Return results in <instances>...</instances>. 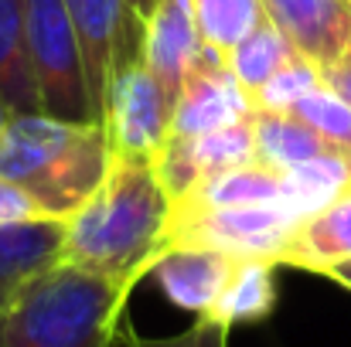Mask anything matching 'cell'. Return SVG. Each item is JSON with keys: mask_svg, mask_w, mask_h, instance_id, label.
Wrapping results in <instances>:
<instances>
[{"mask_svg": "<svg viewBox=\"0 0 351 347\" xmlns=\"http://www.w3.org/2000/svg\"><path fill=\"white\" fill-rule=\"evenodd\" d=\"M171 198L160 188L154 160L110 153V167L93 198L69 218L62 262L103 276L143 279L160 259Z\"/></svg>", "mask_w": 351, "mask_h": 347, "instance_id": "1", "label": "cell"}, {"mask_svg": "<svg viewBox=\"0 0 351 347\" xmlns=\"http://www.w3.org/2000/svg\"><path fill=\"white\" fill-rule=\"evenodd\" d=\"M136 283L55 262L0 313V347H117Z\"/></svg>", "mask_w": 351, "mask_h": 347, "instance_id": "2", "label": "cell"}, {"mask_svg": "<svg viewBox=\"0 0 351 347\" xmlns=\"http://www.w3.org/2000/svg\"><path fill=\"white\" fill-rule=\"evenodd\" d=\"M110 140L99 123L45 113L10 116L0 136V177L24 188L48 218L75 215L103 184Z\"/></svg>", "mask_w": 351, "mask_h": 347, "instance_id": "3", "label": "cell"}, {"mask_svg": "<svg viewBox=\"0 0 351 347\" xmlns=\"http://www.w3.org/2000/svg\"><path fill=\"white\" fill-rule=\"evenodd\" d=\"M24 34L41 92V113L72 123H99L65 0H24Z\"/></svg>", "mask_w": 351, "mask_h": 347, "instance_id": "4", "label": "cell"}, {"mask_svg": "<svg viewBox=\"0 0 351 347\" xmlns=\"http://www.w3.org/2000/svg\"><path fill=\"white\" fill-rule=\"evenodd\" d=\"M304 215L293 205H245L212 211H167L160 255L167 248H215L235 259L276 262Z\"/></svg>", "mask_w": 351, "mask_h": 347, "instance_id": "5", "label": "cell"}, {"mask_svg": "<svg viewBox=\"0 0 351 347\" xmlns=\"http://www.w3.org/2000/svg\"><path fill=\"white\" fill-rule=\"evenodd\" d=\"M65 7L79 38L93 113L99 119L110 82L143 58L147 17L133 0H65Z\"/></svg>", "mask_w": 351, "mask_h": 347, "instance_id": "6", "label": "cell"}, {"mask_svg": "<svg viewBox=\"0 0 351 347\" xmlns=\"http://www.w3.org/2000/svg\"><path fill=\"white\" fill-rule=\"evenodd\" d=\"M174 119V99L157 82V75L147 68V62H133L119 72L106 89L99 123L110 140V153L119 157H140L154 160L167 136Z\"/></svg>", "mask_w": 351, "mask_h": 347, "instance_id": "7", "label": "cell"}, {"mask_svg": "<svg viewBox=\"0 0 351 347\" xmlns=\"http://www.w3.org/2000/svg\"><path fill=\"white\" fill-rule=\"evenodd\" d=\"M252 96L239 86V79L229 68V55L215 48H202L191 62L167 140H191L215 129L235 126L242 119H252Z\"/></svg>", "mask_w": 351, "mask_h": 347, "instance_id": "8", "label": "cell"}, {"mask_svg": "<svg viewBox=\"0 0 351 347\" xmlns=\"http://www.w3.org/2000/svg\"><path fill=\"white\" fill-rule=\"evenodd\" d=\"M252 160H256V129H252V119H242L235 126L205 133V136L167 140L164 150L154 157V170L160 177L164 194L174 205L205 177H215L222 170H232Z\"/></svg>", "mask_w": 351, "mask_h": 347, "instance_id": "9", "label": "cell"}, {"mask_svg": "<svg viewBox=\"0 0 351 347\" xmlns=\"http://www.w3.org/2000/svg\"><path fill=\"white\" fill-rule=\"evenodd\" d=\"M266 17L321 72L351 51L348 0H263Z\"/></svg>", "mask_w": 351, "mask_h": 347, "instance_id": "10", "label": "cell"}, {"mask_svg": "<svg viewBox=\"0 0 351 347\" xmlns=\"http://www.w3.org/2000/svg\"><path fill=\"white\" fill-rule=\"evenodd\" d=\"M239 259L229 252L215 248H167L150 276L157 279L160 293L178 307L195 317H208L215 300L222 296L226 283L232 279Z\"/></svg>", "mask_w": 351, "mask_h": 347, "instance_id": "11", "label": "cell"}, {"mask_svg": "<svg viewBox=\"0 0 351 347\" xmlns=\"http://www.w3.org/2000/svg\"><path fill=\"white\" fill-rule=\"evenodd\" d=\"M202 34L195 24L191 0H157L147 14V34H143V62L157 75V82L167 89V96L178 106L184 75L191 62L202 51Z\"/></svg>", "mask_w": 351, "mask_h": 347, "instance_id": "12", "label": "cell"}, {"mask_svg": "<svg viewBox=\"0 0 351 347\" xmlns=\"http://www.w3.org/2000/svg\"><path fill=\"white\" fill-rule=\"evenodd\" d=\"M65 231H69V218L0 225V313L34 276L62 262Z\"/></svg>", "mask_w": 351, "mask_h": 347, "instance_id": "13", "label": "cell"}, {"mask_svg": "<svg viewBox=\"0 0 351 347\" xmlns=\"http://www.w3.org/2000/svg\"><path fill=\"white\" fill-rule=\"evenodd\" d=\"M245 205H293L287 170H273L259 160L222 170L195 184L181 201L171 205V211H212V208H245Z\"/></svg>", "mask_w": 351, "mask_h": 347, "instance_id": "14", "label": "cell"}, {"mask_svg": "<svg viewBox=\"0 0 351 347\" xmlns=\"http://www.w3.org/2000/svg\"><path fill=\"white\" fill-rule=\"evenodd\" d=\"M351 259V188L345 194H338L331 205H324L321 211L307 215L290 242L283 245L276 266H293L304 272H317L324 276L331 266L348 262Z\"/></svg>", "mask_w": 351, "mask_h": 347, "instance_id": "15", "label": "cell"}, {"mask_svg": "<svg viewBox=\"0 0 351 347\" xmlns=\"http://www.w3.org/2000/svg\"><path fill=\"white\" fill-rule=\"evenodd\" d=\"M252 129H256V160L273 170H293L324 157L348 153L290 113H256Z\"/></svg>", "mask_w": 351, "mask_h": 347, "instance_id": "16", "label": "cell"}, {"mask_svg": "<svg viewBox=\"0 0 351 347\" xmlns=\"http://www.w3.org/2000/svg\"><path fill=\"white\" fill-rule=\"evenodd\" d=\"M0 96L14 116L41 113L38 79L27 58L24 0H0Z\"/></svg>", "mask_w": 351, "mask_h": 347, "instance_id": "17", "label": "cell"}, {"mask_svg": "<svg viewBox=\"0 0 351 347\" xmlns=\"http://www.w3.org/2000/svg\"><path fill=\"white\" fill-rule=\"evenodd\" d=\"M276 310V262L269 259H239L232 279L226 283L222 296L215 300L208 320L226 327L239 324H263Z\"/></svg>", "mask_w": 351, "mask_h": 347, "instance_id": "18", "label": "cell"}, {"mask_svg": "<svg viewBox=\"0 0 351 347\" xmlns=\"http://www.w3.org/2000/svg\"><path fill=\"white\" fill-rule=\"evenodd\" d=\"M300 55L297 48L287 41V34L266 17L256 31H249L232 51H229V68L239 79V86L252 96L256 89H263L273 75H280L287 65H293Z\"/></svg>", "mask_w": 351, "mask_h": 347, "instance_id": "19", "label": "cell"}, {"mask_svg": "<svg viewBox=\"0 0 351 347\" xmlns=\"http://www.w3.org/2000/svg\"><path fill=\"white\" fill-rule=\"evenodd\" d=\"M195 24L205 48L229 55L235 44L266 21L263 0H191Z\"/></svg>", "mask_w": 351, "mask_h": 347, "instance_id": "20", "label": "cell"}, {"mask_svg": "<svg viewBox=\"0 0 351 347\" xmlns=\"http://www.w3.org/2000/svg\"><path fill=\"white\" fill-rule=\"evenodd\" d=\"M290 116L304 119V123L314 126L324 140H331L335 146H341V150L351 153V106L338 92H331L324 82H321L317 89H311V92L290 110Z\"/></svg>", "mask_w": 351, "mask_h": 347, "instance_id": "21", "label": "cell"}, {"mask_svg": "<svg viewBox=\"0 0 351 347\" xmlns=\"http://www.w3.org/2000/svg\"><path fill=\"white\" fill-rule=\"evenodd\" d=\"M324 79H321V68L311 65L307 58H297L293 65H287L280 75H273L263 89L252 92V110L256 113H290L311 89H317Z\"/></svg>", "mask_w": 351, "mask_h": 347, "instance_id": "22", "label": "cell"}, {"mask_svg": "<svg viewBox=\"0 0 351 347\" xmlns=\"http://www.w3.org/2000/svg\"><path fill=\"white\" fill-rule=\"evenodd\" d=\"M229 334L232 327L219 324V320H208V317H195V324L181 334H171V337H143L136 334L126 320L119 327V341L117 347H229Z\"/></svg>", "mask_w": 351, "mask_h": 347, "instance_id": "23", "label": "cell"}, {"mask_svg": "<svg viewBox=\"0 0 351 347\" xmlns=\"http://www.w3.org/2000/svg\"><path fill=\"white\" fill-rule=\"evenodd\" d=\"M38 218H48V215L31 201V194L0 177V225H21V222H38Z\"/></svg>", "mask_w": 351, "mask_h": 347, "instance_id": "24", "label": "cell"}, {"mask_svg": "<svg viewBox=\"0 0 351 347\" xmlns=\"http://www.w3.org/2000/svg\"><path fill=\"white\" fill-rule=\"evenodd\" d=\"M321 79H324V86H328L331 92H338V96L351 106V51L341 58V62L328 65V68L321 72Z\"/></svg>", "mask_w": 351, "mask_h": 347, "instance_id": "25", "label": "cell"}, {"mask_svg": "<svg viewBox=\"0 0 351 347\" xmlns=\"http://www.w3.org/2000/svg\"><path fill=\"white\" fill-rule=\"evenodd\" d=\"M324 276H328L331 283H338V286L351 290V259H348V262H338V266H331Z\"/></svg>", "mask_w": 351, "mask_h": 347, "instance_id": "26", "label": "cell"}, {"mask_svg": "<svg viewBox=\"0 0 351 347\" xmlns=\"http://www.w3.org/2000/svg\"><path fill=\"white\" fill-rule=\"evenodd\" d=\"M10 110H7V103H3V96H0V136H3V129H7V123H10Z\"/></svg>", "mask_w": 351, "mask_h": 347, "instance_id": "27", "label": "cell"}, {"mask_svg": "<svg viewBox=\"0 0 351 347\" xmlns=\"http://www.w3.org/2000/svg\"><path fill=\"white\" fill-rule=\"evenodd\" d=\"M133 3H136V7L143 10V17H147V14L154 10V3H157V0H133Z\"/></svg>", "mask_w": 351, "mask_h": 347, "instance_id": "28", "label": "cell"}, {"mask_svg": "<svg viewBox=\"0 0 351 347\" xmlns=\"http://www.w3.org/2000/svg\"><path fill=\"white\" fill-rule=\"evenodd\" d=\"M348 7H351V0H348Z\"/></svg>", "mask_w": 351, "mask_h": 347, "instance_id": "29", "label": "cell"}]
</instances>
